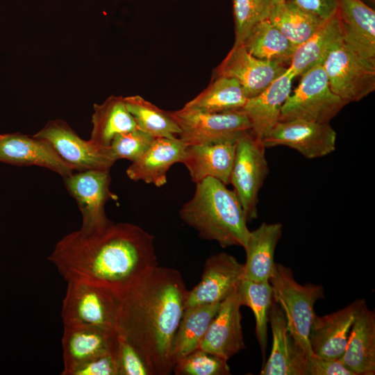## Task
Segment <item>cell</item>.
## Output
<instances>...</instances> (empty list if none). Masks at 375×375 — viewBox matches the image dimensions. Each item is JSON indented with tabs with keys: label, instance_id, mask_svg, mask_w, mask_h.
<instances>
[{
	"label": "cell",
	"instance_id": "30bf717a",
	"mask_svg": "<svg viewBox=\"0 0 375 375\" xmlns=\"http://www.w3.org/2000/svg\"><path fill=\"white\" fill-rule=\"evenodd\" d=\"M63 179L67 191L77 202L81 212V232H97L112 223L106 216L105 205L110 200H117V196L110 190L109 171H80Z\"/></svg>",
	"mask_w": 375,
	"mask_h": 375
},
{
	"label": "cell",
	"instance_id": "f35d334b",
	"mask_svg": "<svg viewBox=\"0 0 375 375\" xmlns=\"http://www.w3.org/2000/svg\"><path fill=\"white\" fill-rule=\"evenodd\" d=\"M308 375H355L340 359H326L316 355L309 357Z\"/></svg>",
	"mask_w": 375,
	"mask_h": 375
},
{
	"label": "cell",
	"instance_id": "4fadbf2b",
	"mask_svg": "<svg viewBox=\"0 0 375 375\" xmlns=\"http://www.w3.org/2000/svg\"><path fill=\"white\" fill-rule=\"evenodd\" d=\"M243 278V264L225 252L214 254L205 262L200 281L188 290L185 308L221 302L236 290Z\"/></svg>",
	"mask_w": 375,
	"mask_h": 375
},
{
	"label": "cell",
	"instance_id": "2e32d148",
	"mask_svg": "<svg viewBox=\"0 0 375 375\" xmlns=\"http://www.w3.org/2000/svg\"><path fill=\"white\" fill-rule=\"evenodd\" d=\"M0 162L17 166H39L62 178L74 172L47 140L20 133L3 134L0 138Z\"/></svg>",
	"mask_w": 375,
	"mask_h": 375
},
{
	"label": "cell",
	"instance_id": "52a82bcc",
	"mask_svg": "<svg viewBox=\"0 0 375 375\" xmlns=\"http://www.w3.org/2000/svg\"><path fill=\"white\" fill-rule=\"evenodd\" d=\"M169 112L180 128L178 138L187 145L235 143L243 132L251 129L242 109L209 112L183 106Z\"/></svg>",
	"mask_w": 375,
	"mask_h": 375
},
{
	"label": "cell",
	"instance_id": "4316f807",
	"mask_svg": "<svg viewBox=\"0 0 375 375\" xmlns=\"http://www.w3.org/2000/svg\"><path fill=\"white\" fill-rule=\"evenodd\" d=\"M341 40L342 31L336 11L307 40L297 47L288 69L295 77L301 76L312 67L322 64L330 51Z\"/></svg>",
	"mask_w": 375,
	"mask_h": 375
},
{
	"label": "cell",
	"instance_id": "f1b7e54d",
	"mask_svg": "<svg viewBox=\"0 0 375 375\" xmlns=\"http://www.w3.org/2000/svg\"><path fill=\"white\" fill-rule=\"evenodd\" d=\"M247 99L244 90L235 79L217 76L184 107L209 112H222L242 110Z\"/></svg>",
	"mask_w": 375,
	"mask_h": 375
},
{
	"label": "cell",
	"instance_id": "ac0fdd59",
	"mask_svg": "<svg viewBox=\"0 0 375 375\" xmlns=\"http://www.w3.org/2000/svg\"><path fill=\"white\" fill-rule=\"evenodd\" d=\"M364 302L365 299H357L331 314L315 315L309 335L310 344L315 355L326 359L342 357L354 319Z\"/></svg>",
	"mask_w": 375,
	"mask_h": 375
},
{
	"label": "cell",
	"instance_id": "277c9868",
	"mask_svg": "<svg viewBox=\"0 0 375 375\" xmlns=\"http://www.w3.org/2000/svg\"><path fill=\"white\" fill-rule=\"evenodd\" d=\"M274 301L282 309L289 331L297 344L309 356L314 355L309 342L311 326L315 316V303L324 297L321 285H301L294 278L292 269L276 263L269 279Z\"/></svg>",
	"mask_w": 375,
	"mask_h": 375
},
{
	"label": "cell",
	"instance_id": "d6986e66",
	"mask_svg": "<svg viewBox=\"0 0 375 375\" xmlns=\"http://www.w3.org/2000/svg\"><path fill=\"white\" fill-rule=\"evenodd\" d=\"M187 144L178 138H154L147 151L126 169L128 177L147 184L162 187L167 183V174L176 162H182Z\"/></svg>",
	"mask_w": 375,
	"mask_h": 375
},
{
	"label": "cell",
	"instance_id": "d590c367",
	"mask_svg": "<svg viewBox=\"0 0 375 375\" xmlns=\"http://www.w3.org/2000/svg\"><path fill=\"white\" fill-rule=\"evenodd\" d=\"M154 138L137 128L116 135L109 146L114 159L137 160L147 151Z\"/></svg>",
	"mask_w": 375,
	"mask_h": 375
},
{
	"label": "cell",
	"instance_id": "8d00e7d4",
	"mask_svg": "<svg viewBox=\"0 0 375 375\" xmlns=\"http://www.w3.org/2000/svg\"><path fill=\"white\" fill-rule=\"evenodd\" d=\"M112 352L117 375H153L138 351L118 334Z\"/></svg>",
	"mask_w": 375,
	"mask_h": 375
},
{
	"label": "cell",
	"instance_id": "ffe728a7",
	"mask_svg": "<svg viewBox=\"0 0 375 375\" xmlns=\"http://www.w3.org/2000/svg\"><path fill=\"white\" fill-rule=\"evenodd\" d=\"M343 42L362 57L375 60V11L361 0H338Z\"/></svg>",
	"mask_w": 375,
	"mask_h": 375
},
{
	"label": "cell",
	"instance_id": "6da1fadb",
	"mask_svg": "<svg viewBox=\"0 0 375 375\" xmlns=\"http://www.w3.org/2000/svg\"><path fill=\"white\" fill-rule=\"evenodd\" d=\"M153 241L137 225L112 222L92 233H68L48 259L66 281L91 282L122 297L158 266Z\"/></svg>",
	"mask_w": 375,
	"mask_h": 375
},
{
	"label": "cell",
	"instance_id": "9c48e42d",
	"mask_svg": "<svg viewBox=\"0 0 375 375\" xmlns=\"http://www.w3.org/2000/svg\"><path fill=\"white\" fill-rule=\"evenodd\" d=\"M322 65L332 91L347 104L375 90V60L362 57L343 40L333 47Z\"/></svg>",
	"mask_w": 375,
	"mask_h": 375
},
{
	"label": "cell",
	"instance_id": "83f0119b",
	"mask_svg": "<svg viewBox=\"0 0 375 375\" xmlns=\"http://www.w3.org/2000/svg\"><path fill=\"white\" fill-rule=\"evenodd\" d=\"M219 303L202 304L185 308L173 342L172 358L174 365L178 360L198 349Z\"/></svg>",
	"mask_w": 375,
	"mask_h": 375
},
{
	"label": "cell",
	"instance_id": "b9f144b4",
	"mask_svg": "<svg viewBox=\"0 0 375 375\" xmlns=\"http://www.w3.org/2000/svg\"><path fill=\"white\" fill-rule=\"evenodd\" d=\"M285 0H272V5L274 6V5L278 4V3H279L281 2H283Z\"/></svg>",
	"mask_w": 375,
	"mask_h": 375
},
{
	"label": "cell",
	"instance_id": "7c38bea8",
	"mask_svg": "<svg viewBox=\"0 0 375 375\" xmlns=\"http://www.w3.org/2000/svg\"><path fill=\"white\" fill-rule=\"evenodd\" d=\"M337 134L329 123L303 119L279 121L262 140L265 147L286 146L308 159L326 156L335 149Z\"/></svg>",
	"mask_w": 375,
	"mask_h": 375
},
{
	"label": "cell",
	"instance_id": "7bdbcfd3",
	"mask_svg": "<svg viewBox=\"0 0 375 375\" xmlns=\"http://www.w3.org/2000/svg\"><path fill=\"white\" fill-rule=\"evenodd\" d=\"M2 135L0 134V138L1 137Z\"/></svg>",
	"mask_w": 375,
	"mask_h": 375
},
{
	"label": "cell",
	"instance_id": "d4e9b609",
	"mask_svg": "<svg viewBox=\"0 0 375 375\" xmlns=\"http://www.w3.org/2000/svg\"><path fill=\"white\" fill-rule=\"evenodd\" d=\"M281 223H262L250 231L245 247L246 262L243 264V278L256 281H269L276 263L274 253L282 235Z\"/></svg>",
	"mask_w": 375,
	"mask_h": 375
},
{
	"label": "cell",
	"instance_id": "44dd1931",
	"mask_svg": "<svg viewBox=\"0 0 375 375\" xmlns=\"http://www.w3.org/2000/svg\"><path fill=\"white\" fill-rule=\"evenodd\" d=\"M117 338L115 329L94 326H64L62 373L94 357L112 351Z\"/></svg>",
	"mask_w": 375,
	"mask_h": 375
},
{
	"label": "cell",
	"instance_id": "3957f363",
	"mask_svg": "<svg viewBox=\"0 0 375 375\" xmlns=\"http://www.w3.org/2000/svg\"><path fill=\"white\" fill-rule=\"evenodd\" d=\"M220 181L207 177L196 183L193 197L179 210L181 219L199 236L222 247H245L250 231L240 201Z\"/></svg>",
	"mask_w": 375,
	"mask_h": 375
},
{
	"label": "cell",
	"instance_id": "d6a6232c",
	"mask_svg": "<svg viewBox=\"0 0 375 375\" xmlns=\"http://www.w3.org/2000/svg\"><path fill=\"white\" fill-rule=\"evenodd\" d=\"M138 128L154 138H174L180 128L169 111L163 110L140 95L124 97Z\"/></svg>",
	"mask_w": 375,
	"mask_h": 375
},
{
	"label": "cell",
	"instance_id": "7402d4cb",
	"mask_svg": "<svg viewBox=\"0 0 375 375\" xmlns=\"http://www.w3.org/2000/svg\"><path fill=\"white\" fill-rule=\"evenodd\" d=\"M294 77L288 68L264 91L248 98L242 108L250 122L251 131L262 142L279 122L282 106L290 94Z\"/></svg>",
	"mask_w": 375,
	"mask_h": 375
},
{
	"label": "cell",
	"instance_id": "836d02e7",
	"mask_svg": "<svg viewBox=\"0 0 375 375\" xmlns=\"http://www.w3.org/2000/svg\"><path fill=\"white\" fill-rule=\"evenodd\" d=\"M272 7V0H233L234 47L242 45L253 28L268 19Z\"/></svg>",
	"mask_w": 375,
	"mask_h": 375
},
{
	"label": "cell",
	"instance_id": "e0dca14e",
	"mask_svg": "<svg viewBox=\"0 0 375 375\" xmlns=\"http://www.w3.org/2000/svg\"><path fill=\"white\" fill-rule=\"evenodd\" d=\"M273 342L261 375H308L309 356L297 344L289 331L285 315L274 301L269 311Z\"/></svg>",
	"mask_w": 375,
	"mask_h": 375
},
{
	"label": "cell",
	"instance_id": "f546056e",
	"mask_svg": "<svg viewBox=\"0 0 375 375\" xmlns=\"http://www.w3.org/2000/svg\"><path fill=\"white\" fill-rule=\"evenodd\" d=\"M242 45L256 58L285 66L290 65L297 49L268 19L253 28Z\"/></svg>",
	"mask_w": 375,
	"mask_h": 375
},
{
	"label": "cell",
	"instance_id": "9a60e30c",
	"mask_svg": "<svg viewBox=\"0 0 375 375\" xmlns=\"http://www.w3.org/2000/svg\"><path fill=\"white\" fill-rule=\"evenodd\" d=\"M241 306L237 289L220 302L198 349L226 360L245 349Z\"/></svg>",
	"mask_w": 375,
	"mask_h": 375
},
{
	"label": "cell",
	"instance_id": "60d3db41",
	"mask_svg": "<svg viewBox=\"0 0 375 375\" xmlns=\"http://www.w3.org/2000/svg\"><path fill=\"white\" fill-rule=\"evenodd\" d=\"M368 6L374 8L375 4V0H361Z\"/></svg>",
	"mask_w": 375,
	"mask_h": 375
},
{
	"label": "cell",
	"instance_id": "cb8c5ba5",
	"mask_svg": "<svg viewBox=\"0 0 375 375\" xmlns=\"http://www.w3.org/2000/svg\"><path fill=\"white\" fill-rule=\"evenodd\" d=\"M235 142L188 145L182 163L195 184L207 177L230 184Z\"/></svg>",
	"mask_w": 375,
	"mask_h": 375
},
{
	"label": "cell",
	"instance_id": "5b68a950",
	"mask_svg": "<svg viewBox=\"0 0 375 375\" xmlns=\"http://www.w3.org/2000/svg\"><path fill=\"white\" fill-rule=\"evenodd\" d=\"M67 282L61 310L63 326H94L116 330L120 295L85 281Z\"/></svg>",
	"mask_w": 375,
	"mask_h": 375
},
{
	"label": "cell",
	"instance_id": "1f68e13d",
	"mask_svg": "<svg viewBox=\"0 0 375 375\" xmlns=\"http://www.w3.org/2000/svg\"><path fill=\"white\" fill-rule=\"evenodd\" d=\"M238 291L242 306L253 312L255 333L262 356L265 357L267 346L269 311L274 302L273 292L269 281H256L242 278Z\"/></svg>",
	"mask_w": 375,
	"mask_h": 375
},
{
	"label": "cell",
	"instance_id": "484cf974",
	"mask_svg": "<svg viewBox=\"0 0 375 375\" xmlns=\"http://www.w3.org/2000/svg\"><path fill=\"white\" fill-rule=\"evenodd\" d=\"M92 128L88 140L98 148L109 147L117 135L138 128L133 115L128 110L124 97L112 95L101 104L94 105Z\"/></svg>",
	"mask_w": 375,
	"mask_h": 375
},
{
	"label": "cell",
	"instance_id": "603a6c76",
	"mask_svg": "<svg viewBox=\"0 0 375 375\" xmlns=\"http://www.w3.org/2000/svg\"><path fill=\"white\" fill-rule=\"evenodd\" d=\"M340 359L355 375L375 374V313L366 301L358 311Z\"/></svg>",
	"mask_w": 375,
	"mask_h": 375
},
{
	"label": "cell",
	"instance_id": "7a4b0ae2",
	"mask_svg": "<svg viewBox=\"0 0 375 375\" xmlns=\"http://www.w3.org/2000/svg\"><path fill=\"white\" fill-rule=\"evenodd\" d=\"M188 291L179 271L158 265L121 297L116 331L153 375L173 373V342Z\"/></svg>",
	"mask_w": 375,
	"mask_h": 375
},
{
	"label": "cell",
	"instance_id": "e575fe53",
	"mask_svg": "<svg viewBox=\"0 0 375 375\" xmlns=\"http://www.w3.org/2000/svg\"><path fill=\"white\" fill-rule=\"evenodd\" d=\"M176 375H229L228 360L201 349L178 360L174 367Z\"/></svg>",
	"mask_w": 375,
	"mask_h": 375
},
{
	"label": "cell",
	"instance_id": "74e56055",
	"mask_svg": "<svg viewBox=\"0 0 375 375\" xmlns=\"http://www.w3.org/2000/svg\"><path fill=\"white\" fill-rule=\"evenodd\" d=\"M62 375H117V369L113 352H109L61 373Z\"/></svg>",
	"mask_w": 375,
	"mask_h": 375
},
{
	"label": "cell",
	"instance_id": "4dcf8cb0",
	"mask_svg": "<svg viewBox=\"0 0 375 375\" xmlns=\"http://www.w3.org/2000/svg\"><path fill=\"white\" fill-rule=\"evenodd\" d=\"M268 19L297 47L326 21L286 0L272 7Z\"/></svg>",
	"mask_w": 375,
	"mask_h": 375
},
{
	"label": "cell",
	"instance_id": "5bb4252c",
	"mask_svg": "<svg viewBox=\"0 0 375 375\" xmlns=\"http://www.w3.org/2000/svg\"><path fill=\"white\" fill-rule=\"evenodd\" d=\"M287 69L285 65L279 62L256 58L244 45L233 46L215 69L213 78L225 76L235 79L247 97L251 98L264 91Z\"/></svg>",
	"mask_w": 375,
	"mask_h": 375
},
{
	"label": "cell",
	"instance_id": "ba28073f",
	"mask_svg": "<svg viewBox=\"0 0 375 375\" xmlns=\"http://www.w3.org/2000/svg\"><path fill=\"white\" fill-rule=\"evenodd\" d=\"M266 148L251 130L243 132L235 142L230 183L238 196L247 222L258 216V195L269 173Z\"/></svg>",
	"mask_w": 375,
	"mask_h": 375
},
{
	"label": "cell",
	"instance_id": "ab89813d",
	"mask_svg": "<svg viewBox=\"0 0 375 375\" xmlns=\"http://www.w3.org/2000/svg\"><path fill=\"white\" fill-rule=\"evenodd\" d=\"M323 20L333 16L338 9V0H286Z\"/></svg>",
	"mask_w": 375,
	"mask_h": 375
},
{
	"label": "cell",
	"instance_id": "8fae6325",
	"mask_svg": "<svg viewBox=\"0 0 375 375\" xmlns=\"http://www.w3.org/2000/svg\"><path fill=\"white\" fill-rule=\"evenodd\" d=\"M33 135L49 142L60 157L77 172L110 171L116 162L109 147L98 148L89 140H83L60 119L48 122Z\"/></svg>",
	"mask_w": 375,
	"mask_h": 375
},
{
	"label": "cell",
	"instance_id": "8992f818",
	"mask_svg": "<svg viewBox=\"0 0 375 375\" xmlns=\"http://www.w3.org/2000/svg\"><path fill=\"white\" fill-rule=\"evenodd\" d=\"M345 105L332 91L324 67L319 64L301 75L299 85L282 106L279 121L329 123Z\"/></svg>",
	"mask_w": 375,
	"mask_h": 375
}]
</instances>
